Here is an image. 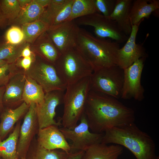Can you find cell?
<instances>
[{
  "mask_svg": "<svg viewBox=\"0 0 159 159\" xmlns=\"http://www.w3.org/2000/svg\"><path fill=\"white\" fill-rule=\"evenodd\" d=\"M84 114L92 132L104 133L113 127L134 122V111L117 99L90 90Z\"/></svg>",
  "mask_w": 159,
  "mask_h": 159,
  "instance_id": "obj_1",
  "label": "cell"
},
{
  "mask_svg": "<svg viewBox=\"0 0 159 159\" xmlns=\"http://www.w3.org/2000/svg\"><path fill=\"white\" fill-rule=\"evenodd\" d=\"M102 143L114 144L128 149L136 159H157L154 142L134 122L113 127L104 133Z\"/></svg>",
  "mask_w": 159,
  "mask_h": 159,
  "instance_id": "obj_2",
  "label": "cell"
},
{
  "mask_svg": "<svg viewBox=\"0 0 159 159\" xmlns=\"http://www.w3.org/2000/svg\"><path fill=\"white\" fill-rule=\"evenodd\" d=\"M92 67L93 72L116 65L120 44L110 39L94 36L80 28L75 47Z\"/></svg>",
  "mask_w": 159,
  "mask_h": 159,
  "instance_id": "obj_3",
  "label": "cell"
},
{
  "mask_svg": "<svg viewBox=\"0 0 159 159\" xmlns=\"http://www.w3.org/2000/svg\"><path fill=\"white\" fill-rule=\"evenodd\" d=\"M65 90L63 99L64 110L61 122L63 127L72 128L77 125L84 113L90 90V77L68 85Z\"/></svg>",
  "mask_w": 159,
  "mask_h": 159,
  "instance_id": "obj_4",
  "label": "cell"
},
{
  "mask_svg": "<svg viewBox=\"0 0 159 159\" xmlns=\"http://www.w3.org/2000/svg\"><path fill=\"white\" fill-rule=\"evenodd\" d=\"M54 64L67 85L90 77L93 72L90 65L75 47L61 54Z\"/></svg>",
  "mask_w": 159,
  "mask_h": 159,
  "instance_id": "obj_5",
  "label": "cell"
},
{
  "mask_svg": "<svg viewBox=\"0 0 159 159\" xmlns=\"http://www.w3.org/2000/svg\"><path fill=\"white\" fill-rule=\"evenodd\" d=\"M124 69L116 65L93 72L90 76V90L121 98L124 82Z\"/></svg>",
  "mask_w": 159,
  "mask_h": 159,
  "instance_id": "obj_6",
  "label": "cell"
},
{
  "mask_svg": "<svg viewBox=\"0 0 159 159\" xmlns=\"http://www.w3.org/2000/svg\"><path fill=\"white\" fill-rule=\"evenodd\" d=\"M25 76L34 80L45 93L56 90L64 91L67 85L54 64L42 59L25 71Z\"/></svg>",
  "mask_w": 159,
  "mask_h": 159,
  "instance_id": "obj_7",
  "label": "cell"
},
{
  "mask_svg": "<svg viewBox=\"0 0 159 159\" xmlns=\"http://www.w3.org/2000/svg\"><path fill=\"white\" fill-rule=\"evenodd\" d=\"M78 25L89 26L93 27L97 37L108 38L119 44L127 41L128 36L120 29L115 21L110 17L99 13H95L77 18L75 20Z\"/></svg>",
  "mask_w": 159,
  "mask_h": 159,
  "instance_id": "obj_8",
  "label": "cell"
},
{
  "mask_svg": "<svg viewBox=\"0 0 159 159\" xmlns=\"http://www.w3.org/2000/svg\"><path fill=\"white\" fill-rule=\"evenodd\" d=\"M80 123L72 128L62 127L59 129L65 138L70 140L72 144L70 152L85 151L92 145L101 143L104 133L90 132L84 113L81 116Z\"/></svg>",
  "mask_w": 159,
  "mask_h": 159,
  "instance_id": "obj_9",
  "label": "cell"
},
{
  "mask_svg": "<svg viewBox=\"0 0 159 159\" xmlns=\"http://www.w3.org/2000/svg\"><path fill=\"white\" fill-rule=\"evenodd\" d=\"M145 59L140 58L124 69V82L121 98L124 100L133 98L139 101L144 99L145 90L141 83V79Z\"/></svg>",
  "mask_w": 159,
  "mask_h": 159,
  "instance_id": "obj_10",
  "label": "cell"
},
{
  "mask_svg": "<svg viewBox=\"0 0 159 159\" xmlns=\"http://www.w3.org/2000/svg\"><path fill=\"white\" fill-rule=\"evenodd\" d=\"M80 28L73 20L50 27L46 32L61 54L75 47Z\"/></svg>",
  "mask_w": 159,
  "mask_h": 159,
  "instance_id": "obj_11",
  "label": "cell"
},
{
  "mask_svg": "<svg viewBox=\"0 0 159 159\" xmlns=\"http://www.w3.org/2000/svg\"><path fill=\"white\" fill-rule=\"evenodd\" d=\"M64 91L56 90L45 93L43 102L36 104V112L39 129L51 125H62L61 119L58 122L54 119L57 107L63 103Z\"/></svg>",
  "mask_w": 159,
  "mask_h": 159,
  "instance_id": "obj_12",
  "label": "cell"
},
{
  "mask_svg": "<svg viewBox=\"0 0 159 159\" xmlns=\"http://www.w3.org/2000/svg\"><path fill=\"white\" fill-rule=\"evenodd\" d=\"M140 24L132 25L131 33L125 45L118 51L116 65L124 69L141 58L148 55L143 45L137 44L136 39Z\"/></svg>",
  "mask_w": 159,
  "mask_h": 159,
  "instance_id": "obj_13",
  "label": "cell"
},
{
  "mask_svg": "<svg viewBox=\"0 0 159 159\" xmlns=\"http://www.w3.org/2000/svg\"><path fill=\"white\" fill-rule=\"evenodd\" d=\"M36 104L29 105L22 125L21 126L17 149V158H26L30 142L34 135L37 123Z\"/></svg>",
  "mask_w": 159,
  "mask_h": 159,
  "instance_id": "obj_14",
  "label": "cell"
},
{
  "mask_svg": "<svg viewBox=\"0 0 159 159\" xmlns=\"http://www.w3.org/2000/svg\"><path fill=\"white\" fill-rule=\"evenodd\" d=\"M58 127L53 125L39 129L38 144L48 150L60 149L68 153L70 146Z\"/></svg>",
  "mask_w": 159,
  "mask_h": 159,
  "instance_id": "obj_15",
  "label": "cell"
},
{
  "mask_svg": "<svg viewBox=\"0 0 159 159\" xmlns=\"http://www.w3.org/2000/svg\"><path fill=\"white\" fill-rule=\"evenodd\" d=\"M122 146L100 143L95 144L84 151L81 159H118L122 153Z\"/></svg>",
  "mask_w": 159,
  "mask_h": 159,
  "instance_id": "obj_16",
  "label": "cell"
},
{
  "mask_svg": "<svg viewBox=\"0 0 159 159\" xmlns=\"http://www.w3.org/2000/svg\"><path fill=\"white\" fill-rule=\"evenodd\" d=\"M159 8V0H133L130 15L132 25L140 24Z\"/></svg>",
  "mask_w": 159,
  "mask_h": 159,
  "instance_id": "obj_17",
  "label": "cell"
},
{
  "mask_svg": "<svg viewBox=\"0 0 159 159\" xmlns=\"http://www.w3.org/2000/svg\"><path fill=\"white\" fill-rule=\"evenodd\" d=\"M132 1V0H117L115 9L109 16L115 21L120 30L127 36L132 31L130 15Z\"/></svg>",
  "mask_w": 159,
  "mask_h": 159,
  "instance_id": "obj_18",
  "label": "cell"
},
{
  "mask_svg": "<svg viewBox=\"0 0 159 159\" xmlns=\"http://www.w3.org/2000/svg\"><path fill=\"white\" fill-rule=\"evenodd\" d=\"M25 74L17 73L10 78L5 86L3 98V103L13 104L22 100V95L26 80Z\"/></svg>",
  "mask_w": 159,
  "mask_h": 159,
  "instance_id": "obj_19",
  "label": "cell"
},
{
  "mask_svg": "<svg viewBox=\"0 0 159 159\" xmlns=\"http://www.w3.org/2000/svg\"><path fill=\"white\" fill-rule=\"evenodd\" d=\"M29 105L24 102L15 109L4 110L1 116L0 138L2 140L12 129L15 124L27 111Z\"/></svg>",
  "mask_w": 159,
  "mask_h": 159,
  "instance_id": "obj_20",
  "label": "cell"
},
{
  "mask_svg": "<svg viewBox=\"0 0 159 159\" xmlns=\"http://www.w3.org/2000/svg\"><path fill=\"white\" fill-rule=\"evenodd\" d=\"M34 49L42 59L54 64L60 54L50 39L46 32L36 39Z\"/></svg>",
  "mask_w": 159,
  "mask_h": 159,
  "instance_id": "obj_21",
  "label": "cell"
},
{
  "mask_svg": "<svg viewBox=\"0 0 159 159\" xmlns=\"http://www.w3.org/2000/svg\"><path fill=\"white\" fill-rule=\"evenodd\" d=\"M44 92L42 87L34 80L26 76L22 95L24 102L29 105L32 103L40 104L44 101Z\"/></svg>",
  "mask_w": 159,
  "mask_h": 159,
  "instance_id": "obj_22",
  "label": "cell"
},
{
  "mask_svg": "<svg viewBox=\"0 0 159 159\" xmlns=\"http://www.w3.org/2000/svg\"><path fill=\"white\" fill-rule=\"evenodd\" d=\"M20 123H17L13 132L5 140L0 138V158L2 159H16Z\"/></svg>",
  "mask_w": 159,
  "mask_h": 159,
  "instance_id": "obj_23",
  "label": "cell"
},
{
  "mask_svg": "<svg viewBox=\"0 0 159 159\" xmlns=\"http://www.w3.org/2000/svg\"><path fill=\"white\" fill-rule=\"evenodd\" d=\"M45 8L41 6L34 0L21 9L18 17L10 25H16L32 22L39 19Z\"/></svg>",
  "mask_w": 159,
  "mask_h": 159,
  "instance_id": "obj_24",
  "label": "cell"
},
{
  "mask_svg": "<svg viewBox=\"0 0 159 159\" xmlns=\"http://www.w3.org/2000/svg\"><path fill=\"white\" fill-rule=\"evenodd\" d=\"M96 12L99 13L95 0H74L70 15L67 21Z\"/></svg>",
  "mask_w": 159,
  "mask_h": 159,
  "instance_id": "obj_25",
  "label": "cell"
},
{
  "mask_svg": "<svg viewBox=\"0 0 159 159\" xmlns=\"http://www.w3.org/2000/svg\"><path fill=\"white\" fill-rule=\"evenodd\" d=\"M28 44L25 41L18 44H12L6 41L0 43V59L9 64H14L20 57L21 52Z\"/></svg>",
  "mask_w": 159,
  "mask_h": 159,
  "instance_id": "obj_26",
  "label": "cell"
},
{
  "mask_svg": "<svg viewBox=\"0 0 159 159\" xmlns=\"http://www.w3.org/2000/svg\"><path fill=\"white\" fill-rule=\"evenodd\" d=\"M21 26L24 35L25 41L29 44H32L49 27L47 24L40 20L25 24Z\"/></svg>",
  "mask_w": 159,
  "mask_h": 159,
  "instance_id": "obj_27",
  "label": "cell"
},
{
  "mask_svg": "<svg viewBox=\"0 0 159 159\" xmlns=\"http://www.w3.org/2000/svg\"><path fill=\"white\" fill-rule=\"evenodd\" d=\"M0 8L8 25L18 17L21 9L18 0H0Z\"/></svg>",
  "mask_w": 159,
  "mask_h": 159,
  "instance_id": "obj_28",
  "label": "cell"
},
{
  "mask_svg": "<svg viewBox=\"0 0 159 159\" xmlns=\"http://www.w3.org/2000/svg\"><path fill=\"white\" fill-rule=\"evenodd\" d=\"M67 1V0H51L50 3L45 8L39 20L49 27L53 19Z\"/></svg>",
  "mask_w": 159,
  "mask_h": 159,
  "instance_id": "obj_29",
  "label": "cell"
},
{
  "mask_svg": "<svg viewBox=\"0 0 159 159\" xmlns=\"http://www.w3.org/2000/svg\"><path fill=\"white\" fill-rule=\"evenodd\" d=\"M67 154L63 151L48 150L38 144L31 159H66Z\"/></svg>",
  "mask_w": 159,
  "mask_h": 159,
  "instance_id": "obj_30",
  "label": "cell"
},
{
  "mask_svg": "<svg viewBox=\"0 0 159 159\" xmlns=\"http://www.w3.org/2000/svg\"><path fill=\"white\" fill-rule=\"evenodd\" d=\"M5 39L6 42L12 44H21L25 41L24 35L21 28L16 25H12L7 30Z\"/></svg>",
  "mask_w": 159,
  "mask_h": 159,
  "instance_id": "obj_31",
  "label": "cell"
},
{
  "mask_svg": "<svg viewBox=\"0 0 159 159\" xmlns=\"http://www.w3.org/2000/svg\"><path fill=\"white\" fill-rule=\"evenodd\" d=\"M74 0H67L65 4L55 16L49 27L55 26L67 21L71 13Z\"/></svg>",
  "mask_w": 159,
  "mask_h": 159,
  "instance_id": "obj_32",
  "label": "cell"
},
{
  "mask_svg": "<svg viewBox=\"0 0 159 159\" xmlns=\"http://www.w3.org/2000/svg\"><path fill=\"white\" fill-rule=\"evenodd\" d=\"M95 5L99 12L109 17L113 12L117 0H95Z\"/></svg>",
  "mask_w": 159,
  "mask_h": 159,
  "instance_id": "obj_33",
  "label": "cell"
},
{
  "mask_svg": "<svg viewBox=\"0 0 159 159\" xmlns=\"http://www.w3.org/2000/svg\"><path fill=\"white\" fill-rule=\"evenodd\" d=\"M13 64L7 63L0 67V87L5 86L11 77L15 74L14 72Z\"/></svg>",
  "mask_w": 159,
  "mask_h": 159,
  "instance_id": "obj_34",
  "label": "cell"
},
{
  "mask_svg": "<svg viewBox=\"0 0 159 159\" xmlns=\"http://www.w3.org/2000/svg\"><path fill=\"white\" fill-rule=\"evenodd\" d=\"M33 60V56L32 54L29 57H23L19 61L18 65L23 68L25 71H27L30 69Z\"/></svg>",
  "mask_w": 159,
  "mask_h": 159,
  "instance_id": "obj_35",
  "label": "cell"
},
{
  "mask_svg": "<svg viewBox=\"0 0 159 159\" xmlns=\"http://www.w3.org/2000/svg\"><path fill=\"white\" fill-rule=\"evenodd\" d=\"M84 151H79L77 152L67 153L66 159H81Z\"/></svg>",
  "mask_w": 159,
  "mask_h": 159,
  "instance_id": "obj_36",
  "label": "cell"
},
{
  "mask_svg": "<svg viewBox=\"0 0 159 159\" xmlns=\"http://www.w3.org/2000/svg\"><path fill=\"white\" fill-rule=\"evenodd\" d=\"M32 54L29 44L27 45L23 49L20 57H25L31 56Z\"/></svg>",
  "mask_w": 159,
  "mask_h": 159,
  "instance_id": "obj_37",
  "label": "cell"
},
{
  "mask_svg": "<svg viewBox=\"0 0 159 159\" xmlns=\"http://www.w3.org/2000/svg\"><path fill=\"white\" fill-rule=\"evenodd\" d=\"M8 25V21L3 14L0 8V29H4Z\"/></svg>",
  "mask_w": 159,
  "mask_h": 159,
  "instance_id": "obj_38",
  "label": "cell"
},
{
  "mask_svg": "<svg viewBox=\"0 0 159 159\" xmlns=\"http://www.w3.org/2000/svg\"><path fill=\"white\" fill-rule=\"evenodd\" d=\"M6 86L0 87V112L3 110V96L5 91Z\"/></svg>",
  "mask_w": 159,
  "mask_h": 159,
  "instance_id": "obj_39",
  "label": "cell"
},
{
  "mask_svg": "<svg viewBox=\"0 0 159 159\" xmlns=\"http://www.w3.org/2000/svg\"><path fill=\"white\" fill-rule=\"evenodd\" d=\"M38 4L41 6L45 8L50 4L51 0H34Z\"/></svg>",
  "mask_w": 159,
  "mask_h": 159,
  "instance_id": "obj_40",
  "label": "cell"
},
{
  "mask_svg": "<svg viewBox=\"0 0 159 159\" xmlns=\"http://www.w3.org/2000/svg\"><path fill=\"white\" fill-rule=\"evenodd\" d=\"M32 0H18L21 9H23L31 3Z\"/></svg>",
  "mask_w": 159,
  "mask_h": 159,
  "instance_id": "obj_41",
  "label": "cell"
},
{
  "mask_svg": "<svg viewBox=\"0 0 159 159\" xmlns=\"http://www.w3.org/2000/svg\"><path fill=\"white\" fill-rule=\"evenodd\" d=\"M7 63L5 61L0 59V67L4 66Z\"/></svg>",
  "mask_w": 159,
  "mask_h": 159,
  "instance_id": "obj_42",
  "label": "cell"
},
{
  "mask_svg": "<svg viewBox=\"0 0 159 159\" xmlns=\"http://www.w3.org/2000/svg\"><path fill=\"white\" fill-rule=\"evenodd\" d=\"M16 159H27L26 158H16Z\"/></svg>",
  "mask_w": 159,
  "mask_h": 159,
  "instance_id": "obj_43",
  "label": "cell"
},
{
  "mask_svg": "<svg viewBox=\"0 0 159 159\" xmlns=\"http://www.w3.org/2000/svg\"><path fill=\"white\" fill-rule=\"evenodd\" d=\"M157 159H159V156H158V157Z\"/></svg>",
  "mask_w": 159,
  "mask_h": 159,
  "instance_id": "obj_44",
  "label": "cell"
},
{
  "mask_svg": "<svg viewBox=\"0 0 159 159\" xmlns=\"http://www.w3.org/2000/svg\"><path fill=\"white\" fill-rule=\"evenodd\" d=\"M0 159H2L0 158Z\"/></svg>",
  "mask_w": 159,
  "mask_h": 159,
  "instance_id": "obj_45",
  "label": "cell"
}]
</instances>
